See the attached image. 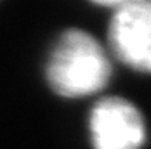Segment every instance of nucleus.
I'll return each instance as SVG.
<instances>
[{
	"label": "nucleus",
	"mask_w": 151,
	"mask_h": 149,
	"mask_svg": "<svg viewBox=\"0 0 151 149\" xmlns=\"http://www.w3.org/2000/svg\"><path fill=\"white\" fill-rule=\"evenodd\" d=\"M49 87L61 97H85L104 89L111 64L101 44L82 30L63 33L45 66Z\"/></svg>",
	"instance_id": "f257e3e1"
},
{
	"label": "nucleus",
	"mask_w": 151,
	"mask_h": 149,
	"mask_svg": "<svg viewBox=\"0 0 151 149\" xmlns=\"http://www.w3.org/2000/svg\"><path fill=\"white\" fill-rule=\"evenodd\" d=\"M109 45L123 64L151 73V0L115 5L109 21Z\"/></svg>",
	"instance_id": "f03ea898"
},
{
	"label": "nucleus",
	"mask_w": 151,
	"mask_h": 149,
	"mask_svg": "<svg viewBox=\"0 0 151 149\" xmlns=\"http://www.w3.org/2000/svg\"><path fill=\"white\" fill-rule=\"evenodd\" d=\"M94 149H141L146 128L141 113L122 97H106L91 113Z\"/></svg>",
	"instance_id": "7ed1b4c3"
}]
</instances>
